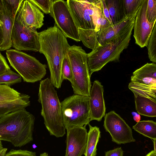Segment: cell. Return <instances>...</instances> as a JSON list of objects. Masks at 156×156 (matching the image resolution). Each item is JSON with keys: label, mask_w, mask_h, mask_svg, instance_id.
Returning a JSON list of instances; mask_svg holds the SVG:
<instances>
[{"label": "cell", "mask_w": 156, "mask_h": 156, "mask_svg": "<svg viewBox=\"0 0 156 156\" xmlns=\"http://www.w3.org/2000/svg\"><path fill=\"white\" fill-rule=\"evenodd\" d=\"M6 57L11 66L23 81L34 83L41 80L46 73L47 66L34 57L16 49H8Z\"/></svg>", "instance_id": "cell-6"}, {"label": "cell", "mask_w": 156, "mask_h": 156, "mask_svg": "<svg viewBox=\"0 0 156 156\" xmlns=\"http://www.w3.org/2000/svg\"><path fill=\"white\" fill-rule=\"evenodd\" d=\"M61 74L63 80H68L71 83L73 81V77L72 69L67 55H66L62 63Z\"/></svg>", "instance_id": "cell-30"}, {"label": "cell", "mask_w": 156, "mask_h": 156, "mask_svg": "<svg viewBox=\"0 0 156 156\" xmlns=\"http://www.w3.org/2000/svg\"><path fill=\"white\" fill-rule=\"evenodd\" d=\"M147 0H144L136 15L134 22L133 36L135 43L140 48L147 47L155 22L147 20L146 9Z\"/></svg>", "instance_id": "cell-12"}, {"label": "cell", "mask_w": 156, "mask_h": 156, "mask_svg": "<svg viewBox=\"0 0 156 156\" xmlns=\"http://www.w3.org/2000/svg\"><path fill=\"white\" fill-rule=\"evenodd\" d=\"M104 116V127L110 133L113 142L121 144L136 141L131 128L115 111H111Z\"/></svg>", "instance_id": "cell-9"}, {"label": "cell", "mask_w": 156, "mask_h": 156, "mask_svg": "<svg viewBox=\"0 0 156 156\" xmlns=\"http://www.w3.org/2000/svg\"><path fill=\"white\" fill-rule=\"evenodd\" d=\"M40 10L46 14L50 13L53 0H30Z\"/></svg>", "instance_id": "cell-32"}, {"label": "cell", "mask_w": 156, "mask_h": 156, "mask_svg": "<svg viewBox=\"0 0 156 156\" xmlns=\"http://www.w3.org/2000/svg\"><path fill=\"white\" fill-rule=\"evenodd\" d=\"M93 6L94 14L92 18L94 30L99 32L101 26L107 19L103 14L101 0H90Z\"/></svg>", "instance_id": "cell-25"}, {"label": "cell", "mask_w": 156, "mask_h": 156, "mask_svg": "<svg viewBox=\"0 0 156 156\" xmlns=\"http://www.w3.org/2000/svg\"><path fill=\"white\" fill-rule=\"evenodd\" d=\"M146 15L149 22H156V0H147Z\"/></svg>", "instance_id": "cell-31"}, {"label": "cell", "mask_w": 156, "mask_h": 156, "mask_svg": "<svg viewBox=\"0 0 156 156\" xmlns=\"http://www.w3.org/2000/svg\"><path fill=\"white\" fill-rule=\"evenodd\" d=\"M35 117L23 108L10 113L0 119V140L21 147L33 140Z\"/></svg>", "instance_id": "cell-2"}, {"label": "cell", "mask_w": 156, "mask_h": 156, "mask_svg": "<svg viewBox=\"0 0 156 156\" xmlns=\"http://www.w3.org/2000/svg\"><path fill=\"white\" fill-rule=\"evenodd\" d=\"M131 114L133 116V120L135 121L136 122H138L140 121L141 117L140 114L134 112H132Z\"/></svg>", "instance_id": "cell-38"}, {"label": "cell", "mask_w": 156, "mask_h": 156, "mask_svg": "<svg viewBox=\"0 0 156 156\" xmlns=\"http://www.w3.org/2000/svg\"><path fill=\"white\" fill-rule=\"evenodd\" d=\"M113 24L120 21L124 16L122 0H105Z\"/></svg>", "instance_id": "cell-23"}, {"label": "cell", "mask_w": 156, "mask_h": 156, "mask_svg": "<svg viewBox=\"0 0 156 156\" xmlns=\"http://www.w3.org/2000/svg\"><path fill=\"white\" fill-rule=\"evenodd\" d=\"M10 69L5 58L0 53V74Z\"/></svg>", "instance_id": "cell-36"}, {"label": "cell", "mask_w": 156, "mask_h": 156, "mask_svg": "<svg viewBox=\"0 0 156 156\" xmlns=\"http://www.w3.org/2000/svg\"><path fill=\"white\" fill-rule=\"evenodd\" d=\"M3 42V38L1 28H0V50Z\"/></svg>", "instance_id": "cell-40"}, {"label": "cell", "mask_w": 156, "mask_h": 156, "mask_svg": "<svg viewBox=\"0 0 156 156\" xmlns=\"http://www.w3.org/2000/svg\"><path fill=\"white\" fill-rule=\"evenodd\" d=\"M50 15L54 19L56 25L66 38L76 41H81L78 28L69 10L67 1H54Z\"/></svg>", "instance_id": "cell-8"}, {"label": "cell", "mask_w": 156, "mask_h": 156, "mask_svg": "<svg viewBox=\"0 0 156 156\" xmlns=\"http://www.w3.org/2000/svg\"><path fill=\"white\" fill-rule=\"evenodd\" d=\"M21 94L9 86L0 84V102L15 100L20 97Z\"/></svg>", "instance_id": "cell-27"}, {"label": "cell", "mask_w": 156, "mask_h": 156, "mask_svg": "<svg viewBox=\"0 0 156 156\" xmlns=\"http://www.w3.org/2000/svg\"><path fill=\"white\" fill-rule=\"evenodd\" d=\"M133 94L136 109L137 113L147 117H156V97Z\"/></svg>", "instance_id": "cell-19"}, {"label": "cell", "mask_w": 156, "mask_h": 156, "mask_svg": "<svg viewBox=\"0 0 156 156\" xmlns=\"http://www.w3.org/2000/svg\"><path fill=\"white\" fill-rule=\"evenodd\" d=\"M131 82L156 87V64L147 63L133 73Z\"/></svg>", "instance_id": "cell-18"}, {"label": "cell", "mask_w": 156, "mask_h": 156, "mask_svg": "<svg viewBox=\"0 0 156 156\" xmlns=\"http://www.w3.org/2000/svg\"><path fill=\"white\" fill-rule=\"evenodd\" d=\"M5 156H36L35 152L24 150H11Z\"/></svg>", "instance_id": "cell-34"}, {"label": "cell", "mask_w": 156, "mask_h": 156, "mask_svg": "<svg viewBox=\"0 0 156 156\" xmlns=\"http://www.w3.org/2000/svg\"><path fill=\"white\" fill-rule=\"evenodd\" d=\"M38 98L41 106V115L50 135L57 137L63 136L66 129L63 121L61 103L49 78L40 81Z\"/></svg>", "instance_id": "cell-3"}, {"label": "cell", "mask_w": 156, "mask_h": 156, "mask_svg": "<svg viewBox=\"0 0 156 156\" xmlns=\"http://www.w3.org/2000/svg\"><path fill=\"white\" fill-rule=\"evenodd\" d=\"M22 79L19 74L10 69L0 74V84L9 86L21 82Z\"/></svg>", "instance_id": "cell-28"}, {"label": "cell", "mask_w": 156, "mask_h": 156, "mask_svg": "<svg viewBox=\"0 0 156 156\" xmlns=\"http://www.w3.org/2000/svg\"><path fill=\"white\" fill-rule=\"evenodd\" d=\"M67 54L73 79L71 86L74 94L89 97L91 84L87 61V54L80 46H70Z\"/></svg>", "instance_id": "cell-5"}, {"label": "cell", "mask_w": 156, "mask_h": 156, "mask_svg": "<svg viewBox=\"0 0 156 156\" xmlns=\"http://www.w3.org/2000/svg\"><path fill=\"white\" fill-rule=\"evenodd\" d=\"M103 14L105 17L109 21L111 25H112V23L110 18L108 9L106 6L105 0H101Z\"/></svg>", "instance_id": "cell-37"}, {"label": "cell", "mask_w": 156, "mask_h": 156, "mask_svg": "<svg viewBox=\"0 0 156 156\" xmlns=\"http://www.w3.org/2000/svg\"><path fill=\"white\" fill-rule=\"evenodd\" d=\"M123 151L119 147L105 152V156H123Z\"/></svg>", "instance_id": "cell-35"}, {"label": "cell", "mask_w": 156, "mask_h": 156, "mask_svg": "<svg viewBox=\"0 0 156 156\" xmlns=\"http://www.w3.org/2000/svg\"><path fill=\"white\" fill-rule=\"evenodd\" d=\"M69 10L78 27L94 30L93 6L90 0H67Z\"/></svg>", "instance_id": "cell-11"}, {"label": "cell", "mask_w": 156, "mask_h": 156, "mask_svg": "<svg viewBox=\"0 0 156 156\" xmlns=\"http://www.w3.org/2000/svg\"><path fill=\"white\" fill-rule=\"evenodd\" d=\"M2 25V23L1 20H0V28L1 27Z\"/></svg>", "instance_id": "cell-44"}, {"label": "cell", "mask_w": 156, "mask_h": 156, "mask_svg": "<svg viewBox=\"0 0 156 156\" xmlns=\"http://www.w3.org/2000/svg\"><path fill=\"white\" fill-rule=\"evenodd\" d=\"M80 40L86 47L93 50L100 45L97 39V32L94 30L78 28Z\"/></svg>", "instance_id": "cell-24"}, {"label": "cell", "mask_w": 156, "mask_h": 156, "mask_svg": "<svg viewBox=\"0 0 156 156\" xmlns=\"http://www.w3.org/2000/svg\"><path fill=\"white\" fill-rule=\"evenodd\" d=\"M30 98L28 95L21 94L20 97L15 100L0 102V119L10 113L29 106Z\"/></svg>", "instance_id": "cell-20"}, {"label": "cell", "mask_w": 156, "mask_h": 156, "mask_svg": "<svg viewBox=\"0 0 156 156\" xmlns=\"http://www.w3.org/2000/svg\"><path fill=\"white\" fill-rule=\"evenodd\" d=\"M134 23L115 38L87 54L90 76L93 73L101 70L108 62L119 61L121 54L129 45Z\"/></svg>", "instance_id": "cell-4"}, {"label": "cell", "mask_w": 156, "mask_h": 156, "mask_svg": "<svg viewBox=\"0 0 156 156\" xmlns=\"http://www.w3.org/2000/svg\"><path fill=\"white\" fill-rule=\"evenodd\" d=\"M0 20L3 38L0 50L4 51L12 47L11 35L15 21L4 0H0Z\"/></svg>", "instance_id": "cell-16"}, {"label": "cell", "mask_w": 156, "mask_h": 156, "mask_svg": "<svg viewBox=\"0 0 156 156\" xmlns=\"http://www.w3.org/2000/svg\"><path fill=\"white\" fill-rule=\"evenodd\" d=\"M86 126L66 129V149L65 156H82L86 149L87 132Z\"/></svg>", "instance_id": "cell-14"}, {"label": "cell", "mask_w": 156, "mask_h": 156, "mask_svg": "<svg viewBox=\"0 0 156 156\" xmlns=\"http://www.w3.org/2000/svg\"><path fill=\"white\" fill-rule=\"evenodd\" d=\"M146 156H156V151L153 150L147 154Z\"/></svg>", "instance_id": "cell-41"}, {"label": "cell", "mask_w": 156, "mask_h": 156, "mask_svg": "<svg viewBox=\"0 0 156 156\" xmlns=\"http://www.w3.org/2000/svg\"><path fill=\"white\" fill-rule=\"evenodd\" d=\"M3 148V146L2 144V142L1 140H0V149H1Z\"/></svg>", "instance_id": "cell-43"}, {"label": "cell", "mask_w": 156, "mask_h": 156, "mask_svg": "<svg viewBox=\"0 0 156 156\" xmlns=\"http://www.w3.org/2000/svg\"><path fill=\"white\" fill-rule=\"evenodd\" d=\"M149 59L153 63H156V24L153 30L148 41L147 46Z\"/></svg>", "instance_id": "cell-29"}, {"label": "cell", "mask_w": 156, "mask_h": 156, "mask_svg": "<svg viewBox=\"0 0 156 156\" xmlns=\"http://www.w3.org/2000/svg\"><path fill=\"white\" fill-rule=\"evenodd\" d=\"M44 16L30 0H23L15 17V20L22 25L36 30L44 24Z\"/></svg>", "instance_id": "cell-13"}, {"label": "cell", "mask_w": 156, "mask_h": 156, "mask_svg": "<svg viewBox=\"0 0 156 156\" xmlns=\"http://www.w3.org/2000/svg\"><path fill=\"white\" fill-rule=\"evenodd\" d=\"M153 143H154V150L156 151V140H153Z\"/></svg>", "instance_id": "cell-42"}, {"label": "cell", "mask_w": 156, "mask_h": 156, "mask_svg": "<svg viewBox=\"0 0 156 156\" xmlns=\"http://www.w3.org/2000/svg\"><path fill=\"white\" fill-rule=\"evenodd\" d=\"M61 103L63 121L66 129L89 124V97L74 94L65 98Z\"/></svg>", "instance_id": "cell-7"}, {"label": "cell", "mask_w": 156, "mask_h": 156, "mask_svg": "<svg viewBox=\"0 0 156 156\" xmlns=\"http://www.w3.org/2000/svg\"><path fill=\"white\" fill-rule=\"evenodd\" d=\"M7 150V148H3L1 149H0V156H5Z\"/></svg>", "instance_id": "cell-39"}, {"label": "cell", "mask_w": 156, "mask_h": 156, "mask_svg": "<svg viewBox=\"0 0 156 156\" xmlns=\"http://www.w3.org/2000/svg\"><path fill=\"white\" fill-rule=\"evenodd\" d=\"M132 128L144 136L156 140V122L153 120L140 121Z\"/></svg>", "instance_id": "cell-22"}, {"label": "cell", "mask_w": 156, "mask_h": 156, "mask_svg": "<svg viewBox=\"0 0 156 156\" xmlns=\"http://www.w3.org/2000/svg\"><path fill=\"white\" fill-rule=\"evenodd\" d=\"M136 15L131 17H124L115 24L110 25L97 32V39L99 44L103 45L114 39L134 23Z\"/></svg>", "instance_id": "cell-17"}, {"label": "cell", "mask_w": 156, "mask_h": 156, "mask_svg": "<svg viewBox=\"0 0 156 156\" xmlns=\"http://www.w3.org/2000/svg\"><path fill=\"white\" fill-rule=\"evenodd\" d=\"M104 88L101 83L96 80L93 82L89 96L90 121H101L105 115L106 107L104 98Z\"/></svg>", "instance_id": "cell-15"}, {"label": "cell", "mask_w": 156, "mask_h": 156, "mask_svg": "<svg viewBox=\"0 0 156 156\" xmlns=\"http://www.w3.org/2000/svg\"><path fill=\"white\" fill-rule=\"evenodd\" d=\"M12 46L19 51H39V33L24 27L15 20L11 35Z\"/></svg>", "instance_id": "cell-10"}, {"label": "cell", "mask_w": 156, "mask_h": 156, "mask_svg": "<svg viewBox=\"0 0 156 156\" xmlns=\"http://www.w3.org/2000/svg\"><path fill=\"white\" fill-rule=\"evenodd\" d=\"M39 52L44 55L47 60L51 83L59 89L63 81L61 74L62 63L70 46L66 37L55 24L39 32Z\"/></svg>", "instance_id": "cell-1"}, {"label": "cell", "mask_w": 156, "mask_h": 156, "mask_svg": "<svg viewBox=\"0 0 156 156\" xmlns=\"http://www.w3.org/2000/svg\"><path fill=\"white\" fill-rule=\"evenodd\" d=\"M13 17H15L23 0H4Z\"/></svg>", "instance_id": "cell-33"}, {"label": "cell", "mask_w": 156, "mask_h": 156, "mask_svg": "<svg viewBox=\"0 0 156 156\" xmlns=\"http://www.w3.org/2000/svg\"><path fill=\"white\" fill-rule=\"evenodd\" d=\"M89 130L87 133V140L85 156H96L97 146L101 137L99 128L97 126H92L88 124Z\"/></svg>", "instance_id": "cell-21"}, {"label": "cell", "mask_w": 156, "mask_h": 156, "mask_svg": "<svg viewBox=\"0 0 156 156\" xmlns=\"http://www.w3.org/2000/svg\"><path fill=\"white\" fill-rule=\"evenodd\" d=\"M144 0H122L124 16L131 17L136 15Z\"/></svg>", "instance_id": "cell-26"}]
</instances>
